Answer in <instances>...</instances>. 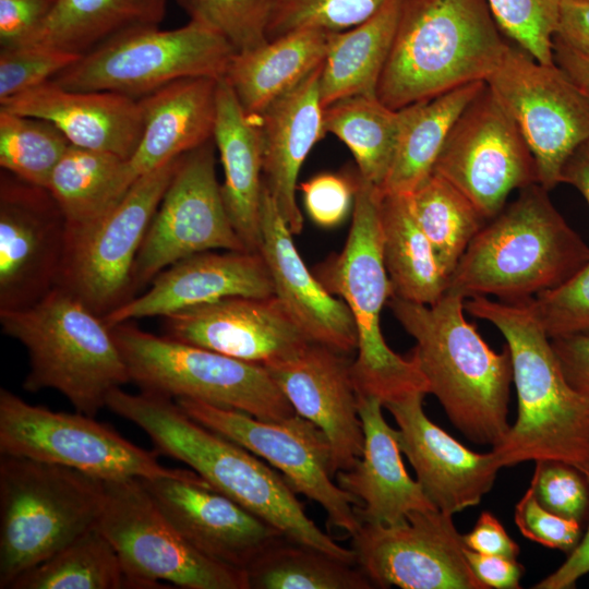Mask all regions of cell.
Instances as JSON below:
<instances>
[{
	"label": "cell",
	"mask_w": 589,
	"mask_h": 589,
	"mask_svg": "<svg viewBox=\"0 0 589 589\" xmlns=\"http://www.w3.org/2000/svg\"><path fill=\"white\" fill-rule=\"evenodd\" d=\"M106 407L144 431L155 453L184 462L215 490L276 527L287 539L356 563L352 549L338 544L306 515L281 473L190 418L175 399L142 390L130 394L120 387L108 395Z\"/></svg>",
	"instance_id": "cell-1"
},
{
	"label": "cell",
	"mask_w": 589,
	"mask_h": 589,
	"mask_svg": "<svg viewBox=\"0 0 589 589\" xmlns=\"http://www.w3.org/2000/svg\"><path fill=\"white\" fill-rule=\"evenodd\" d=\"M471 315L492 323L510 351L518 416L493 447L502 467L528 460H557L582 473L589 469V397L566 380L551 339L522 303L472 297Z\"/></svg>",
	"instance_id": "cell-2"
},
{
	"label": "cell",
	"mask_w": 589,
	"mask_h": 589,
	"mask_svg": "<svg viewBox=\"0 0 589 589\" xmlns=\"http://www.w3.org/2000/svg\"><path fill=\"white\" fill-rule=\"evenodd\" d=\"M464 299L446 291L430 305L394 296L388 304L414 338L412 357L450 422L468 440L495 447L510 428V351L495 352L484 341L465 317Z\"/></svg>",
	"instance_id": "cell-3"
},
{
	"label": "cell",
	"mask_w": 589,
	"mask_h": 589,
	"mask_svg": "<svg viewBox=\"0 0 589 589\" xmlns=\"http://www.w3.org/2000/svg\"><path fill=\"white\" fill-rule=\"evenodd\" d=\"M509 44L486 0H401L376 95L401 109L486 82Z\"/></svg>",
	"instance_id": "cell-4"
},
{
	"label": "cell",
	"mask_w": 589,
	"mask_h": 589,
	"mask_svg": "<svg viewBox=\"0 0 589 589\" xmlns=\"http://www.w3.org/2000/svg\"><path fill=\"white\" fill-rule=\"evenodd\" d=\"M488 221L460 257L447 291L518 303L561 285L589 260V247L539 183L519 190Z\"/></svg>",
	"instance_id": "cell-5"
},
{
	"label": "cell",
	"mask_w": 589,
	"mask_h": 589,
	"mask_svg": "<svg viewBox=\"0 0 589 589\" xmlns=\"http://www.w3.org/2000/svg\"><path fill=\"white\" fill-rule=\"evenodd\" d=\"M0 324L27 351L26 392L55 389L75 411L95 417L113 389L131 383L104 317L61 287L27 308L0 311Z\"/></svg>",
	"instance_id": "cell-6"
},
{
	"label": "cell",
	"mask_w": 589,
	"mask_h": 589,
	"mask_svg": "<svg viewBox=\"0 0 589 589\" xmlns=\"http://www.w3.org/2000/svg\"><path fill=\"white\" fill-rule=\"evenodd\" d=\"M352 221L340 253L315 269L316 277L348 305L357 329V358L351 374L358 394L383 405L416 393L430 394L414 357L394 352L386 344L381 314L393 297L382 250L378 190L357 173Z\"/></svg>",
	"instance_id": "cell-7"
},
{
	"label": "cell",
	"mask_w": 589,
	"mask_h": 589,
	"mask_svg": "<svg viewBox=\"0 0 589 589\" xmlns=\"http://www.w3.org/2000/svg\"><path fill=\"white\" fill-rule=\"evenodd\" d=\"M105 494L81 471L0 455V589L97 527Z\"/></svg>",
	"instance_id": "cell-8"
},
{
	"label": "cell",
	"mask_w": 589,
	"mask_h": 589,
	"mask_svg": "<svg viewBox=\"0 0 589 589\" xmlns=\"http://www.w3.org/2000/svg\"><path fill=\"white\" fill-rule=\"evenodd\" d=\"M110 328L131 382L142 392L195 399L261 420L278 421L296 414L261 364L157 336L132 322Z\"/></svg>",
	"instance_id": "cell-9"
},
{
	"label": "cell",
	"mask_w": 589,
	"mask_h": 589,
	"mask_svg": "<svg viewBox=\"0 0 589 589\" xmlns=\"http://www.w3.org/2000/svg\"><path fill=\"white\" fill-rule=\"evenodd\" d=\"M237 50L195 21L173 29L146 27L83 55L51 81L70 91L113 92L139 99L181 79L225 75Z\"/></svg>",
	"instance_id": "cell-10"
},
{
	"label": "cell",
	"mask_w": 589,
	"mask_h": 589,
	"mask_svg": "<svg viewBox=\"0 0 589 589\" xmlns=\"http://www.w3.org/2000/svg\"><path fill=\"white\" fill-rule=\"evenodd\" d=\"M0 455L68 467L103 481L127 478H193L192 469L163 466L144 449L94 417L52 411L0 389Z\"/></svg>",
	"instance_id": "cell-11"
},
{
	"label": "cell",
	"mask_w": 589,
	"mask_h": 589,
	"mask_svg": "<svg viewBox=\"0 0 589 589\" xmlns=\"http://www.w3.org/2000/svg\"><path fill=\"white\" fill-rule=\"evenodd\" d=\"M98 529L118 553L131 589H248L245 573L195 550L156 504L140 478L105 482Z\"/></svg>",
	"instance_id": "cell-12"
},
{
	"label": "cell",
	"mask_w": 589,
	"mask_h": 589,
	"mask_svg": "<svg viewBox=\"0 0 589 589\" xmlns=\"http://www.w3.org/2000/svg\"><path fill=\"white\" fill-rule=\"evenodd\" d=\"M180 158L139 177L106 214L68 231L58 287L103 317L133 298L136 255Z\"/></svg>",
	"instance_id": "cell-13"
},
{
	"label": "cell",
	"mask_w": 589,
	"mask_h": 589,
	"mask_svg": "<svg viewBox=\"0 0 589 589\" xmlns=\"http://www.w3.org/2000/svg\"><path fill=\"white\" fill-rule=\"evenodd\" d=\"M520 130L548 191L562 183V169L589 140V95L555 62L541 63L509 44L486 81Z\"/></svg>",
	"instance_id": "cell-14"
},
{
	"label": "cell",
	"mask_w": 589,
	"mask_h": 589,
	"mask_svg": "<svg viewBox=\"0 0 589 589\" xmlns=\"http://www.w3.org/2000/svg\"><path fill=\"white\" fill-rule=\"evenodd\" d=\"M180 409L202 425L243 446L267 461L297 494L316 502L327 524L352 536L361 522L358 500L333 480L332 449L325 434L310 420L296 414L261 420L245 412L190 398H176Z\"/></svg>",
	"instance_id": "cell-15"
},
{
	"label": "cell",
	"mask_w": 589,
	"mask_h": 589,
	"mask_svg": "<svg viewBox=\"0 0 589 589\" xmlns=\"http://www.w3.org/2000/svg\"><path fill=\"white\" fill-rule=\"evenodd\" d=\"M215 147L211 140L181 156L136 255L133 297L184 257L213 250L248 251L225 208Z\"/></svg>",
	"instance_id": "cell-16"
},
{
	"label": "cell",
	"mask_w": 589,
	"mask_h": 589,
	"mask_svg": "<svg viewBox=\"0 0 589 589\" xmlns=\"http://www.w3.org/2000/svg\"><path fill=\"white\" fill-rule=\"evenodd\" d=\"M433 172L490 220L514 190L538 183L534 158L516 122L485 83L452 127Z\"/></svg>",
	"instance_id": "cell-17"
},
{
	"label": "cell",
	"mask_w": 589,
	"mask_h": 589,
	"mask_svg": "<svg viewBox=\"0 0 589 589\" xmlns=\"http://www.w3.org/2000/svg\"><path fill=\"white\" fill-rule=\"evenodd\" d=\"M452 517L434 508L396 525L361 524L351 536L356 563L374 587L488 589L467 562Z\"/></svg>",
	"instance_id": "cell-18"
},
{
	"label": "cell",
	"mask_w": 589,
	"mask_h": 589,
	"mask_svg": "<svg viewBox=\"0 0 589 589\" xmlns=\"http://www.w3.org/2000/svg\"><path fill=\"white\" fill-rule=\"evenodd\" d=\"M67 233L48 189L1 172L0 311L33 305L57 286Z\"/></svg>",
	"instance_id": "cell-19"
},
{
	"label": "cell",
	"mask_w": 589,
	"mask_h": 589,
	"mask_svg": "<svg viewBox=\"0 0 589 589\" xmlns=\"http://www.w3.org/2000/svg\"><path fill=\"white\" fill-rule=\"evenodd\" d=\"M142 480L183 538L219 564L245 572L264 550L285 537L199 474Z\"/></svg>",
	"instance_id": "cell-20"
},
{
	"label": "cell",
	"mask_w": 589,
	"mask_h": 589,
	"mask_svg": "<svg viewBox=\"0 0 589 589\" xmlns=\"http://www.w3.org/2000/svg\"><path fill=\"white\" fill-rule=\"evenodd\" d=\"M165 336L267 366L299 353L311 341L276 296L231 297L164 317Z\"/></svg>",
	"instance_id": "cell-21"
},
{
	"label": "cell",
	"mask_w": 589,
	"mask_h": 589,
	"mask_svg": "<svg viewBox=\"0 0 589 589\" xmlns=\"http://www.w3.org/2000/svg\"><path fill=\"white\" fill-rule=\"evenodd\" d=\"M345 354L310 342L296 356L265 366L294 411L325 434L334 476L351 469L363 450L352 362Z\"/></svg>",
	"instance_id": "cell-22"
},
{
	"label": "cell",
	"mask_w": 589,
	"mask_h": 589,
	"mask_svg": "<svg viewBox=\"0 0 589 589\" xmlns=\"http://www.w3.org/2000/svg\"><path fill=\"white\" fill-rule=\"evenodd\" d=\"M425 394L416 393L383 406L398 426L401 452L433 505L453 516L480 504L502 468L493 450L476 453L434 424L424 413Z\"/></svg>",
	"instance_id": "cell-23"
},
{
	"label": "cell",
	"mask_w": 589,
	"mask_h": 589,
	"mask_svg": "<svg viewBox=\"0 0 589 589\" xmlns=\"http://www.w3.org/2000/svg\"><path fill=\"white\" fill-rule=\"evenodd\" d=\"M142 294L104 316L109 327L231 297L266 298L274 286L260 252L205 251L161 271Z\"/></svg>",
	"instance_id": "cell-24"
},
{
	"label": "cell",
	"mask_w": 589,
	"mask_h": 589,
	"mask_svg": "<svg viewBox=\"0 0 589 589\" xmlns=\"http://www.w3.org/2000/svg\"><path fill=\"white\" fill-rule=\"evenodd\" d=\"M260 253L274 294L311 342L342 353L357 349V329L348 305L309 271L264 184Z\"/></svg>",
	"instance_id": "cell-25"
},
{
	"label": "cell",
	"mask_w": 589,
	"mask_h": 589,
	"mask_svg": "<svg viewBox=\"0 0 589 589\" xmlns=\"http://www.w3.org/2000/svg\"><path fill=\"white\" fill-rule=\"evenodd\" d=\"M0 109L49 121L71 145L127 160L143 131L139 99L113 92L70 91L51 80L0 101Z\"/></svg>",
	"instance_id": "cell-26"
},
{
	"label": "cell",
	"mask_w": 589,
	"mask_h": 589,
	"mask_svg": "<svg viewBox=\"0 0 589 589\" xmlns=\"http://www.w3.org/2000/svg\"><path fill=\"white\" fill-rule=\"evenodd\" d=\"M362 424L363 450L354 466L336 473L337 484L354 496V513L361 524L396 525L414 510L436 508L421 484L407 472L398 430L388 425L383 402L357 393Z\"/></svg>",
	"instance_id": "cell-27"
},
{
	"label": "cell",
	"mask_w": 589,
	"mask_h": 589,
	"mask_svg": "<svg viewBox=\"0 0 589 589\" xmlns=\"http://www.w3.org/2000/svg\"><path fill=\"white\" fill-rule=\"evenodd\" d=\"M322 64L255 117L262 137L263 184L292 235L303 229L296 200L298 175L314 144L325 135Z\"/></svg>",
	"instance_id": "cell-28"
},
{
	"label": "cell",
	"mask_w": 589,
	"mask_h": 589,
	"mask_svg": "<svg viewBox=\"0 0 589 589\" xmlns=\"http://www.w3.org/2000/svg\"><path fill=\"white\" fill-rule=\"evenodd\" d=\"M218 80L181 79L139 98L143 131L127 160L132 182L213 140Z\"/></svg>",
	"instance_id": "cell-29"
},
{
	"label": "cell",
	"mask_w": 589,
	"mask_h": 589,
	"mask_svg": "<svg viewBox=\"0 0 589 589\" xmlns=\"http://www.w3.org/2000/svg\"><path fill=\"white\" fill-rule=\"evenodd\" d=\"M213 141L225 180L221 196L233 229L249 252H260L263 147L259 121L247 115L224 77L218 80Z\"/></svg>",
	"instance_id": "cell-30"
},
{
	"label": "cell",
	"mask_w": 589,
	"mask_h": 589,
	"mask_svg": "<svg viewBox=\"0 0 589 589\" xmlns=\"http://www.w3.org/2000/svg\"><path fill=\"white\" fill-rule=\"evenodd\" d=\"M330 32L305 27L264 45L237 51L223 76L243 111L257 117L325 59Z\"/></svg>",
	"instance_id": "cell-31"
},
{
	"label": "cell",
	"mask_w": 589,
	"mask_h": 589,
	"mask_svg": "<svg viewBox=\"0 0 589 589\" xmlns=\"http://www.w3.org/2000/svg\"><path fill=\"white\" fill-rule=\"evenodd\" d=\"M166 7L167 0H56L45 21L22 45L83 56L128 32L158 27Z\"/></svg>",
	"instance_id": "cell-32"
},
{
	"label": "cell",
	"mask_w": 589,
	"mask_h": 589,
	"mask_svg": "<svg viewBox=\"0 0 589 589\" xmlns=\"http://www.w3.org/2000/svg\"><path fill=\"white\" fill-rule=\"evenodd\" d=\"M400 2L387 0L364 22L345 31L330 32L320 74L323 108L351 96L376 95L394 40Z\"/></svg>",
	"instance_id": "cell-33"
},
{
	"label": "cell",
	"mask_w": 589,
	"mask_h": 589,
	"mask_svg": "<svg viewBox=\"0 0 589 589\" xmlns=\"http://www.w3.org/2000/svg\"><path fill=\"white\" fill-rule=\"evenodd\" d=\"M378 211L383 259L393 296L434 304L447 291L449 276L419 226L408 194H380Z\"/></svg>",
	"instance_id": "cell-34"
},
{
	"label": "cell",
	"mask_w": 589,
	"mask_h": 589,
	"mask_svg": "<svg viewBox=\"0 0 589 589\" xmlns=\"http://www.w3.org/2000/svg\"><path fill=\"white\" fill-rule=\"evenodd\" d=\"M414 104L392 109L376 95H357L324 108V132L337 136L350 149L362 180L382 187L402 130Z\"/></svg>",
	"instance_id": "cell-35"
},
{
	"label": "cell",
	"mask_w": 589,
	"mask_h": 589,
	"mask_svg": "<svg viewBox=\"0 0 589 589\" xmlns=\"http://www.w3.org/2000/svg\"><path fill=\"white\" fill-rule=\"evenodd\" d=\"M485 83L466 84L414 104L380 194H409L433 173L452 127Z\"/></svg>",
	"instance_id": "cell-36"
},
{
	"label": "cell",
	"mask_w": 589,
	"mask_h": 589,
	"mask_svg": "<svg viewBox=\"0 0 589 589\" xmlns=\"http://www.w3.org/2000/svg\"><path fill=\"white\" fill-rule=\"evenodd\" d=\"M132 184L127 159L70 145L47 189L64 215L68 231H74L106 214Z\"/></svg>",
	"instance_id": "cell-37"
},
{
	"label": "cell",
	"mask_w": 589,
	"mask_h": 589,
	"mask_svg": "<svg viewBox=\"0 0 589 589\" xmlns=\"http://www.w3.org/2000/svg\"><path fill=\"white\" fill-rule=\"evenodd\" d=\"M248 589H371L356 564L286 537L245 569Z\"/></svg>",
	"instance_id": "cell-38"
},
{
	"label": "cell",
	"mask_w": 589,
	"mask_h": 589,
	"mask_svg": "<svg viewBox=\"0 0 589 589\" xmlns=\"http://www.w3.org/2000/svg\"><path fill=\"white\" fill-rule=\"evenodd\" d=\"M10 589H131L110 541L95 527L19 576Z\"/></svg>",
	"instance_id": "cell-39"
},
{
	"label": "cell",
	"mask_w": 589,
	"mask_h": 589,
	"mask_svg": "<svg viewBox=\"0 0 589 589\" xmlns=\"http://www.w3.org/2000/svg\"><path fill=\"white\" fill-rule=\"evenodd\" d=\"M408 199L442 268L450 277L488 220L455 185L434 172Z\"/></svg>",
	"instance_id": "cell-40"
},
{
	"label": "cell",
	"mask_w": 589,
	"mask_h": 589,
	"mask_svg": "<svg viewBox=\"0 0 589 589\" xmlns=\"http://www.w3.org/2000/svg\"><path fill=\"white\" fill-rule=\"evenodd\" d=\"M70 145L49 121L0 109V166L14 177L47 189Z\"/></svg>",
	"instance_id": "cell-41"
},
{
	"label": "cell",
	"mask_w": 589,
	"mask_h": 589,
	"mask_svg": "<svg viewBox=\"0 0 589 589\" xmlns=\"http://www.w3.org/2000/svg\"><path fill=\"white\" fill-rule=\"evenodd\" d=\"M177 3L191 21L221 35L237 51L268 41L275 0H177Z\"/></svg>",
	"instance_id": "cell-42"
},
{
	"label": "cell",
	"mask_w": 589,
	"mask_h": 589,
	"mask_svg": "<svg viewBox=\"0 0 589 589\" xmlns=\"http://www.w3.org/2000/svg\"><path fill=\"white\" fill-rule=\"evenodd\" d=\"M503 34L541 63H554L563 0H486Z\"/></svg>",
	"instance_id": "cell-43"
},
{
	"label": "cell",
	"mask_w": 589,
	"mask_h": 589,
	"mask_svg": "<svg viewBox=\"0 0 589 589\" xmlns=\"http://www.w3.org/2000/svg\"><path fill=\"white\" fill-rule=\"evenodd\" d=\"M387 0H275L267 39L299 28L339 32L374 15Z\"/></svg>",
	"instance_id": "cell-44"
},
{
	"label": "cell",
	"mask_w": 589,
	"mask_h": 589,
	"mask_svg": "<svg viewBox=\"0 0 589 589\" xmlns=\"http://www.w3.org/2000/svg\"><path fill=\"white\" fill-rule=\"evenodd\" d=\"M522 303L550 338L589 336V260L561 285Z\"/></svg>",
	"instance_id": "cell-45"
},
{
	"label": "cell",
	"mask_w": 589,
	"mask_h": 589,
	"mask_svg": "<svg viewBox=\"0 0 589 589\" xmlns=\"http://www.w3.org/2000/svg\"><path fill=\"white\" fill-rule=\"evenodd\" d=\"M81 57L32 45L1 48L0 101L52 80Z\"/></svg>",
	"instance_id": "cell-46"
},
{
	"label": "cell",
	"mask_w": 589,
	"mask_h": 589,
	"mask_svg": "<svg viewBox=\"0 0 589 589\" xmlns=\"http://www.w3.org/2000/svg\"><path fill=\"white\" fill-rule=\"evenodd\" d=\"M530 485L548 510L579 522L589 512V482L572 465L557 460H537Z\"/></svg>",
	"instance_id": "cell-47"
},
{
	"label": "cell",
	"mask_w": 589,
	"mask_h": 589,
	"mask_svg": "<svg viewBox=\"0 0 589 589\" xmlns=\"http://www.w3.org/2000/svg\"><path fill=\"white\" fill-rule=\"evenodd\" d=\"M514 520L527 539L570 553L581 538L580 522L545 509L530 485L515 506Z\"/></svg>",
	"instance_id": "cell-48"
},
{
	"label": "cell",
	"mask_w": 589,
	"mask_h": 589,
	"mask_svg": "<svg viewBox=\"0 0 589 589\" xmlns=\"http://www.w3.org/2000/svg\"><path fill=\"white\" fill-rule=\"evenodd\" d=\"M309 217L324 228L339 225L354 196V183L335 173H320L300 184Z\"/></svg>",
	"instance_id": "cell-49"
},
{
	"label": "cell",
	"mask_w": 589,
	"mask_h": 589,
	"mask_svg": "<svg viewBox=\"0 0 589 589\" xmlns=\"http://www.w3.org/2000/svg\"><path fill=\"white\" fill-rule=\"evenodd\" d=\"M56 0H0V47L24 44L50 13Z\"/></svg>",
	"instance_id": "cell-50"
},
{
	"label": "cell",
	"mask_w": 589,
	"mask_h": 589,
	"mask_svg": "<svg viewBox=\"0 0 589 589\" xmlns=\"http://www.w3.org/2000/svg\"><path fill=\"white\" fill-rule=\"evenodd\" d=\"M550 339L567 382L589 397V336L572 335Z\"/></svg>",
	"instance_id": "cell-51"
},
{
	"label": "cell",
	"mask_w": 589,
	"mask_h": 589,
	"mask_svg": "<svg viewBox=\"0 0 589 589\" xmlns=\"http://www.w3.org/2000/svg\"><path fill=\"white\" fill-rule=\"evenodd\" d=\"M466 548L486 555L516 558L518 544L508 536L501 521L490 512H482L473 528L462 534Z\"/></svg>",
	"instance_id": "cell-52"
},
{
	"label": "cell",
	"mask_w": 589,
	"mask_h": 589,
	"mask_svg": "<svg viewBox=\"0 0 589 589\" xmlns=\"http://www.w3.org/2000/svg\"><path fill=\"white\" fill-rule=\"evenodd\" d=\"M464 553L476 576L488 588H520L524 566L516 558L481 554L468 548H465Z\"/></svg>",
	"instance_id": "cell-53"
},
{
	"label": "cell",
	"mask_w": 589,
	"mask_h": 589,
	"mask_svg": "<svg viewBox=\"0 0 589 589\" xmlns=\"http://www.w3.org/2000/svg\"><path fill=\"white\" fill-rule=\"evenodd\" d=\"M554 38L589 58V2L562 1Z\"/></svg>",
	"instance_id": "cell-54"
},
{
	"label": "cell",
	"mask_w": 589,
	"mask_h": 589,
	"mask_svg": "<svg viewBox=\"0 0 589 589\" xmlns=\"http://www.w3.org/2000/svg\"><path fill=\"white\" fill-rule=\"evenodd\" d=\"M589 482V469L584 472ZM589 573V526L584 538L569 553L567 560L551 575L546 576L533 588L536 589H567Z\"/></svg>",
	"instance_id": "cell-55"
},
{
	"label": "cell",
	"mask_w": 589,
	"mask_h": 589,
	"mask_svg": "<svg viewBox=\"0 0 589 589\" xmlns=\"http://www.w3.org/2000/svg\"><path fill=\"white\" fill-rule=\"evenodd\" d=\"M554 62L589 95V58L573 50L558 39L553 43Z\"/></svg>",
	"instance_id": "cell-56"
},
{
	"label": "cell",
	"mask_w": 589,
	"mask_h": 589,
	"mask_svg": "<svg viewBox=\"0 0 589 589\" xmlns=\"http://www.w3.org/2000/svg\"><path fill=\"white\" fill-rule=\"evenodd\" d=\"M562 182L575 187L589 204V140L578 146L565 163Z\"/></svg>",
	"instance_id": "cell-57"
},
{
	"label": "cell",
	"mask_w": 589,
	"mask_h": 589,
	"mask_svg": "<svg viewBox=\"0 0 589 589\" xmlns=\"http://www.w3.org/2000/svg\"><path fill=\"white\" fill-rule=\"evenodd\" d=\"M578 1H585V2H589V0H578Z\"/></svg>",
	"instance_id": "cell-58"
}]
</instances>
